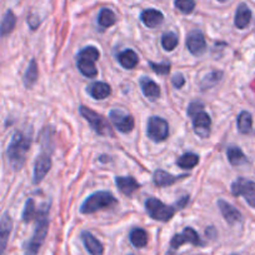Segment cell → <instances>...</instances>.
Returning a JSON list of instances; mask_svg holds the SVG:
<instances>
[{"label": "cell", "mask_w": 255, "mask_h": 255, "mask_svg": "<svg viewBox=\"0 0 255 255\" xmlns=\"http://www.w3.org/2000/svg\"><path fill=\"white\" fill-rule=\"evenodd\" d=\"M49 210H50V203H45L41 205L40 209L36 213V225L34 230L33 237L30 238L25 245V253L24 255H38L49 230Z\"/></svg>", "instance_id": "1"}, {"label": "cell", "mask_w": 255, "mask_h": 255, "mask_svg": "<svg viewBox=\"0 0 255 255\" xmlns=\"http://www.w3.org/2000/svg\"><path fill=\"white\" fill-rule=\"evenodd\" d=\"M31 145L30 136L25 135L23 131H15L6 149L9 164L14 170H20L25 163L26 153Z\"/></svg>", "instance_id": "2"}, {"label": "cell", "mask_w": 255, "mask_h": 255, "mask_svg": "<svg viewBox=\"0 0 255 255\" xmlns=\"http://www.w3.org/2000/svg\"><path fill=\"white\" fill-rule=\"evenodd\" d=\"M118 204V200L112 193L109 191H97L94 194L90 195L87 200L82 204L80 213L83 214H93L99 210L110 209Z\"/></svg>", "instance_id": "3"}, {"label": "cell", "mask_w": 255, "mask_h": 255, "mask_svg": "<svg viewBox=\"0 0 255 255\" xmlns=\"http://www.w3.org/2000/svg\"><path fill=\"white\" fill-rule=\"evenodd\" d=\"M79 112H80V114H82V117L84 118L88 123H89L90 127L93 128V130H94L95 133L99 134V135H103V136L114 135V134H113V130H112V127H110V124L108 123V120L105 119L102 114L97 113L95 110L90 109V108L85 107V105H82V107H80Z\"/></svg>", "instance_id": "4"}, {"label": "cell", "mask_w": 255, "mask_h": 255, "mask_svg": "<svg viewBox=\"0 0 255 255\" xmlns=\"http://www.w3.org/2000/svg\"><path fill=\"white\" fill-rule=\"evenodd\" d=\"M145 209L149 217L158 222H169L176 212L175 205H165L156 198H148L145 202Z\"/></svg>", "instance_id": "5"}, {"label": "cell", "mask_w": 255, "mask_h": 255, "mask_svg": "<svg viewBox=\"0 0 255 255\" xmlns=\"http://www.w3.org/2000/svg\"><path fill=\"white\" fill-rule=\"evenodd\" d=\"M146 135L155 143L166 140L169 136L168 122L160 117H150L146 125Z\"/></svg>", "instance_id": "6"}, {"label": "cell", "mask_w": 255, "mask_h": 255, "mask_svg": "<svg viewBox=\"0 0 255 255\" xmlns=\"http://www.w3.org/2000/svg\"><path fill=\"white\" fill-rule=\"evenodd\" d=\"M232 193L235 197H244L248 204L255 208V181L245 178H238L232 184Z\"/></svg>", "instance_id": "7"}, {"label": "cell", "mask_w": 255, "mask_h": 255, "mask_svg": "<svg viewBox=\"0 0 255 255\" xmlns=\"http://www.w3.org/2000/svg\"><path fill=\"white\" fill-rule=\"evenodd\" d=\"M109 118L114 127L120 133H130L135 127V120L130 114L123 112L120 109L110 110Z\"/></svg>", "instance_id": "8"}, {"label": "cell", "mask_w": 255, "mask_h": 255, "mask_svg": "<svg viewBox=\"0 0 255 255\" xmlns=\"http://www.w3.org/2000/svg\"><path fill=\"white\" fill-rule=\"evenodd\" d=\"M190 243L193 245H203V242L200 240L199 234L195 232L193 228H185L180 234H175L170 240V247L173 249H178L181 245Z\"/></svg>", "instance_id": "9"}, {"label": "cell", "mask_w": 255, "mask_h": 255, "mask_svg": "<svg viewBox=\"0 0 255 255\" xmlns=\"http://www.w3.org/2000/svg\"><path fill=\"white\" fill-rule=\"evenodd\" d=\"M51 168V158L50 154L41 151L40 155L36 158L35 164H34V175H33V183L38 185L39 183L43 181L46 174L49 173Z\"/></svg>", "instance_id": "10"}, {"label": "cell", "mask_w": 255, "mask_h": 255, "mask_svg": "<svg viewBox=\"0 0 255 255\" xmlns=\"http://www.w3.org/2000/svg\"><path fill=\"white\" fill-rule=\"evenodd\" d=\"M186 48L193 55H202L207 50L204 34L198 29L191 30L186 36Z\"/></svg>", "instance_id": "11"}, {"label": "cell", "mask_w": 255, "mask_h": 255, "mask_svg": "<svg viewBox=\"0 0 255 255\" xmlns=\"http://www.w3.org/2000/svg\"><path fill=\"white\" fill-rule=\"evenodd\" d=\"M193 127H194V131L197 135L200 138H209L210 131H212V119L208 113L204 110L197 113L193 117Z\"/></svg>", "instance_id": "12"}, {"label": "cell", "mask_w": 255, "mask_h": 255, "mask_svg": "<svg viewBox=\"0 0 255 255\" xmlns=\"http://www.w3.org/2000/svg\"><path fill=\"white\" fill-rule=\"evenodd\" d=\"M11 230H13V219L9 213H5L0 218V255H3L8 247L9 238H10Z\"/></svg>", "instance_id": "13"}, {"label": "cell", "mask_w": 255, "mask_h": 255, "mask_svg": "<svg viewBox=\"0 0 255 255\" xmlns=\"http://www.w3.org/2000/svg\"><path fill=\"white\" fill-rule=\"evenodd\" d=\"M218 208L220 209V213L223 214L224 219L227 220L229 224H235V223L242 222V213L237 209V208L233 207L230 203L225 202V200L220 199L218 200Z\"/></svg>", "instance_id": "14"}, {"label": "cell", "mask_w": 255, "mask_h": 255, "mask_svg": "<svg viewBox=\"0 0 255 255\" xmlns=\"http://www.w3.org/2000/svg\"><path fill=\"white\" fill-rule=\"evenodd\" d=\"M183 178H188V175H173V174L168 173V171L163 170V169H158L154 173L153 181L156 186L163 188V186L173 185L174 183H176V181H179Z\"/></svg>", "instance_id": "15"}, {"label": "cell", "mask_w": 255, "mask_h": 255, "mask_svg": "<svg viewBox=\"0 0 255 255\" xmlns=\"http://www.w3.org/2000/svg\"><path fill=\"white\" fill-rule=\"evenodd\" d=\"M115 184H117L118 189L122 191L124 195L130 197L139 189V183L131 176H117L115 178Z\"/></svg>", "instance_id": "16"}, {"label": "cell", "mask_w": 255, "mask_h": 255, "mask_svg": "<svg viewBox=\"0 0 255 255\" xmlns=\"http://www.w3.org/2000/svg\"><path fill=\"white\" fill-rule=\"evenodd\" d=\"M82 240L85 249L89 252L90 255H103L104 254V247L102 243L89 232L82 233Z\"/></svg>", "instance_id": "17"}, {"label": "cell", "mask_w": 255, "mask_h": 255, "mask_svg": "<svg viewBox=\"0 0 255 255\" xmlns=\"http://www.w3.org/2000/svg\"><path fill=\"white\" fill-rule=\"evenodd\" d=\"M140 88L143 94L151 102H155L160 97V88L154 80H151L148 77L140 78Z\"/></svg>", "instance_id": "18"}, {"label": "cell", "mask_w": 255, "mask_h": 255, "mask_svg": "<svg viewBox=\"0 0 255 255\" xmlns=\"http://www.w3.org/2000/svg\"><path fill=\"white\" fill-rule=\"evenodd\" d=\"M88 94L97 100H104L112 94V88L109 84L104 82H97L93 83L88 87Z\"/></svg>", "instance_id": "19"}, {"label": "cell", "mask_w": 255, "mask_h": 255, "mask_svg": "<svg viewBox=\"0 0 255 255\" xmlns=\"http://www.w3.org/2000/svg\"><path fill=\"white\" fill-rule=\"evenodd\" d=\"M140 19L144 25L148 26V28H156V26L163 23L164 15L161 11L156 10V9H146L141 13Z\"/></svg>", "instance_id": "20"}, {"label": "cell", "mask_w": 255, "mask_h": 255, "mask_svg": "<svg viewBox=\"0 0 255 255\" xmlns=\"http://www.w3.org/2000/svg\"><path fill=\"white\" fill-rule=\"evenodd\" d=\"M250 20H252V10L247 4H240L235 13V26L238 29H245L250 24Z\"/></svg>", "instance_id": "21"}, {"label": "cell", "mask_w": 255, "mask_h": 255, "mask_svg": "<svg viewBox=\"0 0 255 255\" xmlns=\"http://www.w3.org/2000/svg\"><path fill=\"white\" fill-rule=\"evenodd\" d=\"M118 61L124 69H134L138 65L139 58L135 51L128 49L118 54Z\"/></svg>", "instance_id": "22"}, {"label": "cell", "mask_w": 255, "mask_h": 255, "mask_svg": "<svg viewBox=\"0 0 255 255\" xmlns=\"http://www.w3.org/2000/svg\"><path fill=\"white\" fill-rule=\"evenodd\" d=\"M39 77V69H38V63H36L35 59H31L30 63H29L28 68H26L25 73H24L23 82L25 85L26 89H31L34 87V84L36 83Z\"/></svg>", "instance_id": "23"}, {"label": "cell", "mask_w": 255, "mask_h": 255, "mask_svg": "<svg viewBox=\"0 0 255 255\" xmlns=\"http://www.w3.org/2000/svg\"><path fill=\"white\" fill-rule=\"evenodd\" d=\"M16 25V16L11 10H8L0 23V38L8 36Z\"/></svg>", "instance_id": "24"}, {"label": "cell", "mask_w": 255, "mask_h": 255, "mask_svg": "<svg viewBox=\"0 0 255 255\" xmlns=\"http://www.w3.org/2000/svg\"><path fill=\"white\" fill-rule=\"evenodd\" d=\"M238 129L242 134H249L253 129V117L249 112L243 110L239 115H238Z\"/></svg>", "instance_id": "25"}, {"label": "cell", "mask_w": 255, "mask_h": 255, "mask_svg": "<svg viewBox=\"0 0 255 255\" xmlns=\"http://www.w3.org/2000/svg\"><path fill=\"white\" fill-rule=\"evenodd\" d=\"M129 238H130V243L135 248H144L148 244V233L141 228H134Z\"/></svg>", "instance_id": "26"}, {"label": "cell", "mask_w": 255, "mask_h": 255, "mask_svg": "<svg viewBox=\"0 0 255 255\" xmlns=\"http://www.w3.org/2000/svg\"><path fill=\"white\" fill-rule=\"evenodd\" d=\"M53 134L54 130L50 127H45L43 129V131L40 133V138H39L41 144V151L51 154V151H53Z\"/></svg>", "instance_id": "27"}, {"label": "cell", "mask_w": 255, "mask_h": 255, "mask_svg": "<svg viewBox=\"0 0 255 255\" xmlns=\"http://www.w3.org/2000/svg\"><path fill=\"white\" fill-rule=\"evenodd\" d=\"M228 160L232 164L233 166H239L242 164L247 163V158H245L244 153L242 151V149L238 148V146H230L227 150Z\"/></svg>", "instance_id": "28"}, {"label": "cell", "mask_w": 255, "mask_h": 255, "mask_svg": "<svg viewBox=\"0 0 255 255\" xmlns=\"http://www.w3.org/2000/svg\"><path fill=\"white\" fill-rule=\"evenodd\" d=\"M78 69L84 77L95 78L98 75V69L95 68L94 61L87 59H78Z\"/></svg>", "instance_id": "29"}, {"label": "cell", "mask_w": 255, "mask_h": 255, "mask_svg": "<svg viewBox=\"0 0 255 255\" xmlns=\"http://www.w3.org/2000/svg\"><path fill=\"white\" fill-rule=\"evenodd\" d=\"M115 21H117V16H115L114 11L110 10L108 8H103L100 10L99 16H98V24L102 26L103 29L110 28L112 25H114Z\"/></svg>", "instance_id": "30"}, {"label": "cell", "mask_w": 255, "mask_h": 255, "mask_svg": "<svg viewBox=\"0 0 255 255\" xmlns=\"http://www.w3.org/2000/svg\"><path fill=\"white\" fill-rule=\"evenodd\" d=\"M199 163V156L194 153H185L178 158L176 164L179 168L181 169H193L198 165Z\"/></svg>", "instance_id": "31"}, {"label": "cell", "mask_w": 255, "mask_h": 255, "mask_svg": "<svg viewBox=\"0 0 255 255\" xmlns=\"http://www.w3.org/2000/svg\"><path fill=\"white\" fill-rule=\"evenodd\" d=\"M178 36L173 31H168V33H165L161 36V46H163L165 51H173L178 46Z\"/></svg>", "instance_id": "32"}, {"label": "cell", "mask_w": 255, "mask_h": 255, "mask_svg": "<svg viewBox=\"0 0 255 255\" xmlns=\"http://www.w3.org/2000/svg\"><path fill=\"white\" fill-rule=\"evenodd\" d=\"M223 73L222 72H212L208 75H205L204 79L202 80V89H210V88L215 87L218 83L222 80Z\"/></svg>", "instance_id": "33"}, {"label": "cell", "mask_w": 255, "mask_h": 255, "mask_svg": "<svg viewBox=\"0 0 255 255\" xmlns=\"http://www.w3.org/2000/svg\"><path fill=\"white\" fill-rule=\"evenodd\" d=\"M100 58V51L95 46H85L78 53V59H87V60L97 61Z\"/></svg>", "instance_id": "34"}, {"label": "cell", "mask_w": 255, "mask_h": 255, "mask_svg": "<svg viewBox=\"0 0 255 255\" xmlns=\"http://www.w3.org/2000/svg\"><path fill=\"white\" fill-rule=\"evenodd\" d=\"M36 218V210H35V202L33 199H28L25 202V207L23 210V220L24 223H29Z\"/></svg>", "instance_id": "35"}, {"label": "cell", "mask_w": 255, "mask_h": 255, "mask_svg": "<svg viewBox=\"0 0 255 255\" xmlns=\"http://www.w3.org/2000/svg\"><path fill=\"white\" fill-rule=\"evenodd\" d=\"M176 9L184 14H190L195 9L194 0H175Z\"/></svg>", "instance_id": "36"}, {"label": "cell", "mask_w": 255, "mask_h": 255, "mask_svg": "<svg viewBox=\"0 0 255 255\" xmlns=\"http://www.w3.org/2000/svg\"><path fill=\"white\" fill-rule=\"evenodd\" d=\"M149 65H150V68L153 69V72L159 75L169 74V72H170V67H171L170 63L156 64V63H153V61H149Z\"/></svg>", "instance_id": "37"}, {"label": "cell", "mask_w": 255, "mask_h": 255, "mask_svg": "<svg viewBox=\"0 0 255 255\" xmlns=\"http://www.w3.org/2000/svg\"><path fill=\"white\" fill-rule=\"evenodd\" d=\"M204 110V103L200 102V100H195V102L190 103V105L188 107V115L189 117H194L197 113Z\"/></svg>", "instance_id": "38"}, {"label": "cell", "mask_w": 255, "mask_h": 255, "mask_svg": "<svg viewBox=\"0 0 255 255\" xmlns=\"http://www.w3.org/2000/svg\"><path fill=\"white\" fill-rule=\"evenodd\" d=\"M171 84H173L174 88H176V89H180V88L185 84V79H184V77L181 74H176L171 78Z\"/></svg>", "instance_id": "39"}, {"label": "cell", "mask_w": 255, "mask_h": 255, "mask_svg": "<svg viewBox=\"0 0 255 255\" xmlns=\"http://www.w3.org/2000/svg\"><path fill=\"white\" fill-rule=\"evenodd\" d=\"M188 203H189V197L188 195H185V197H183L181 199H179L174 205H175L176 210H180L183 209V208H185V205L188 204Z\"/></svg>", "instance_id": "40"}, {"label": "cell", "mask_w": 255, "mask_h": 255, "mask_svg": "<svg viewBox=\"0 0 255 255\" xmlns=\"http://www.w3.org/2000/svg\"><path fill=\"white\" fill-rule=\"evenodd\" d=\"M28 24H29V25H30V28L33 29V30H35V29L39 26V24H40V21H39L38 16L30 15L28 18Z\"/></svg>", "instance_id": "41"}, {"label": "cell", "mask_w": 255, "mask_h": 255, "mask_svg": "<svg viewBox=\"0 0 255 255\" xmlns=\"http://www.w3.org/2000/svg\"><path fill=\"white\" fill-rule=\"evenodd\" d=\"M165 255H176V254H175V253H173V252H168Z\"/></svg>", "instance_id": "42"}, {"label": "cell", "mask_w": 255, "mask_h": 255, "mask_svg": "<svg viewBox=\"0 0 255 255\" xmlns=\"http://www.w3.org/2000/svg\"><path fill=\"white\" fill-rule=\"evenodd\" d=\"M218 1H222V3H224V1H227V0H218Z\"/></svg>", "instance_id": "43"}, {"label": "cell", "mask_w": 255, "mask_h": 255, "mask_svg": "<svg viewBox=\"0 0 255 255\" xmlns=\"http://www.w3.org/2000/svg\"><path fill=\"white\" fill-rule=\"evenodd\" d=\"M232 255H238V254H232Z\"/></svg>", "instance_id": "44"}, {"label": "cell", "mask_w": 255, "mask_h": 255, "mask_svg": "<svg viewBox=\"0 0 255 255\" xmlns=\"http://www.w3.org/2000/svg\"><path fill=\"white\" fill-rule=\"evenodd\" d=\"M130 255H131V254H130Z\"/></svg>", "instance_id": "45"}]
</instances>
